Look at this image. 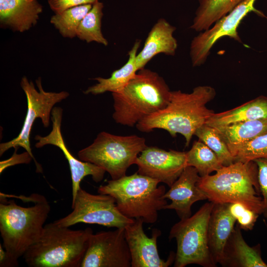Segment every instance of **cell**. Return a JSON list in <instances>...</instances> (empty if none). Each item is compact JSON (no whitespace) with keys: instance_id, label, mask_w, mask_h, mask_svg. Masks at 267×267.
<instances>
[{"instance_id":"obj_1","label":"cell","mask_w":267,"mask_h":267,"mask_svg":"<svg viewBox=\"0 0 267 267\" xmlns=\"http://www.w3.org/2000/svg\"><path fill=\"white\" fill-rule=\"evenodd\" d=\"M215 89L209 86H199L190 93L171 91L165 108L144 118L136 125L141 132H149L155 129L167 131L175 137L183 136L188 146L196 130L205 124L215 113L206 105L215 97Z\"/></svg>"},{"instance_id":"obj_2","label":"cell","mask_w":267,"mask_h":267,"mask_svg":"<svg viewBox=\"0 0 267 267\" xmlns=\"http://www.w3.org/2000/svg\"><path fill=\"white\" fill-rule=\"evenodd\" d=\"M26 198L34 205L23 207L0 195V232L10 267L18 266V259L38 240L50 211L44 195L33 193Z\"/></svg>"},{"instance_id":"obj_3","label":"cell","mask_w":267,"mask_h":267,"mask_svg":"<svg viewBox=\"0 0 267 267\" xmlns=\"http://www.w3.org/2000/svg\"><path fill=\"white\" fill-rule=\"evenodd\" d=\"M171 91L157 73L145 68L120 91L112 92L116 123L134 127L149 116L166 107Z\"/></svg>"},{"instance_id":"obj_4","label":"cell","mask_w":267,"mask_h":267,"mask_svg":"<svg viewBox=\"0 0 267 267\" xmlns=\"http://www.w3.org/2000/svg\"><path fill=\"white\" fill-rule=\"evenodd\" d=\"M254 161L234 162L213 175L201 177L197 185L214 203L239 202L260 215L264 210Z\"/></svg>"},{"instance_id":"obj_5","label":"cell","mask_w":267,"mask_h":267,"mask_svg":"<svg viewBox=\"0 0 267 267\" xmlns=\"http://www.w3.org/2000/svg\"><path fill=\"white\" fill-rule=\"evenodd\" d=\"M93 231L73 230L54 222L44 225L38 240L24 255L31 267H81Z\"/></svg>"},{"instance_id":"obj_6","label":"cell","mask_w":267,"mask_h":267,"mask_svg":"<svg viewBox=\"0 0 267 267\" xmlns=\"http://www.w3.org/2000/svg\"><path fill=\"white\" fill-rule=\"evenodd\" d=\"M154 179L138 174L111 179L97 189L98 193L108 194L115 200L119 211L130 219H142L144 222H157L158 212L168 204L164 185Z\"/></svg>"},{"instance_id":"obj_7","label":"cell","mask_w":267,"mask_h":267,"mask_svg":"<svg viewBox=\"0 0 267 267\" xmlns=\"http://www.w3.org/2000/svg\"><path fill=\"white\" fill-rule=\"evenodd\" d=\"M143 137L117 135L102 132L92 143L78 152L79 159L103 169L117 179L126 175L140 153L147 147Z\"/></svg>"},{"instance_id":"obj_8","label":"cell","mask_w":267,"mask_h":267,"mask_svg":"<svg viewBox=\"0 0 267 267\" xmlns=\"http://www.w3.org/2000/svg\"><path fill=\"white\" fill-rule=\"evenodd\" d=\"M214 203L204 204L192 216L181 219L171 228L169 238L177 242L174 267L196 264L215 267L208 243V225Z\"/></svg>"},{"instance_id":"obj_9","label":"cell","mask_w":267,"mask_h":267,"mask_svg":"<svg viewBox=\"0 0 267 267\" xmlns=\"http://www.w3.org/2000/svg\"><path fill=\"white\" fill-rule=\"evenodd\" d=\"M36 84L39 90L33 83L29 81L26 77L24 76L21 79L20 86L27 98V114L18 136L10 141L0 143V155L1 156L10 148L22 147L34 160L37 172L41 173L43 172L42 167L36 160L31 148L30 137L32 127L35 120L38 118L41 119L44 127H48L54 106L68 97L69 93L65 91L59 92L44 91L41 78L36 80Z\"/></svg>"},{"instance_id":"obj_10","label":"cell","mask_w":267,"mask_h":267,"mask_svg":"<svg viewBox=\"0 0 267 267\" xmlns=\"http://www.w3.org/2000/svg\"><path fill=\"white\" fill-rule=\"evenodd\" d=\"M72 212L54 222L64 227L85 223L121 228L125 227L134 219L124 216L118 209L115 200L111 195L93 194L81 187L72 201Z\"/></svg>"},{"instance_id":"obj_11","label":"cell","mask_w":267,"mask_h":267,"mask_svg":"<svg viewBox=\"0 0 267 267\" xmlns=\"http://www.w3.org/2000/svg\"><path fill=\"white\" fill-rule=\"evenodd\" d=\"M256 1L244 0L211 27L193 39L190 46V56L193 67L201 66L205 62L212 47L221 38L228 37L241 42L237 28L242 19L251 11L261 14L254 7Z\"/></svg>"},{"instance_id":"obj_12","label":"cell","mask_w":267,"mask_h":267,"mask_svg":"<svg viewBox=\"0 0 267 267\" xmlns=\"http://www.w3.org/2000/svg\"><path fill=\"white\" fill-rule=\"evenodd\" d=\"M92 233L81 267H131L125 227Z\"/></svg>"},{"instance_id":"obj_13","label":"cell","mask_w":267,"mask_h":267,"mask_svg":"<svg viewBox=\"0 0 267 267\" xmlns=\"http://www.w3.org/2000/svg\"><path fill=\"white\" fill-rule=\"evenodd\" d=\"M137 173L171 187L187 167L186 152L147 146L137 157Z\"/></svg>"},{"instance_id":"obj_14","label":"cell","mask_w":267,"mask_h":267,"mask_svg":"<svg viewBox=\"0 0 267 267\" xmlns=\"http://www.w3.org/2000/svg\"><path fill=\"white\" fill-rule=\"evenodd\" d=\"M63 109L59 107H54L51 115L52 129L47 135L42 136L37 135L35 139L37 140L35 147L41 148L50 144L58 147L63 152L69 164L72 179V201H73L81 188L80 183L87 176H91L95 182L101 181L105 173V171L98 166L88 162L75 158L66 146L61 133V123Z\"/></svg>"},{"instance_id":"obj_15","label":"cell","mask_w":267,"mask_h":267,"mask_svg":"<svg viewBox=\"0 0 267 267\" xmlns=\"http://www.w3.org/2000/svg\"><path fill=\"white\" fill-rule=\"evenodd\" d=\"M142 219H134L125 227V237L130 249L132 267H168L175 260L176 253H170L166 260L161 259L157 249V239L161 231L152 230L149 237L144 232Z\"/></svg>"},{"instance_id":"obj_16","label":"cell","mask_w":267,"mask_h":267,"mask_svg":"<svg viewBox=\"0 0 267 267\" xmlns=\"http://www.w3.org/2000/svg\"><path fill=\"white\" fill-rule=\"evenodd\" d=\"M200 178L195 168L187 166L166 192L164 198L171 202L165 206L164 210H175L180 220L190 217L192 205L197 201L208 199L197 185Z\"/></svg>"},{"instance_id":"obj_17","label":"cell","mask_w":267,"mask_h":267,"mask_svg":"<svg viewBox=\"0 0 267 267\" xmlns=\"http://www.w3.org/2000/svg\"><path fill=\"white\" fill-rule=\"evenodd\" d=\"M42 12L38 0H0V26L21 33L28 31Z\"/></svg>"},{"instance_id":"obj_18","label":"cell","mask_w":267,"mask_h":267,"mask_svg":"<svg viewBox=\"0 0 267 267\" xmlns=\"http://www.w3.org/2000/svg\"><path fill=\"white\" fill-rule=\"evenodd\" d=\"M236 222L230 215L228 203H214L208 225V243L215 263L221 265L224 250Z\"/></svg>"},{"instance_id":"obj_19","label":"cell","mask_w":267,"mask_h":267,"mask_svg":"<svg viewBox=\"0 0 267 267\" xmlns=\"http://www.w3.org/2000/svg\"><path fill=\"white\" fill-rule=\"evenodd\" d=\"M176 28L164 18H160L153 26L141 50L137 53L136 62L138 70L143 69L156 55H174L178 43L173 36Z\"/></svg>"},{"instance_id":"obj_20","label":"cell","mask_w":267,"mask_h":267,"mask_svg":"<svg viewBox=\"0 0 267 267\" xmlns=\"http://www.w3.org/2000/svg\"><path fill=\"white\" fill-rule=\"evenodd\" d=\"M241 229L237 225L232 232L224 250L222 267H267L263 260L261 246H250L245 241Z\"/></svg>"},{"instance_id":"obj_21","label":"cell","mask_w":267,"mask_h":267,"mask_svg":"<svg viewBox=\"0 0 267 267\" xmlns=\"http://www.w3.org/2000/svg\"><path fill=\"white\" fill-rule=\"evenodd\" d=\"M140 44V42L136 41L129 52V58L127 62L122 67L113 72L111 76L108 78H94L97 83L89 87L84 92V93L97 95L107 91L112 93L121 90L138 71L136 58Z\"/></svg>"},{"instance_id":"obj_22","label":"cell","mask_w":267,"mask_h":267,"mask_svg":"<svg viewBox=\"0 0 267 267\" xmlns=\"http://www.w3.org/2000/svg\"><path fill=\"white\" fill-rule=\"evenodd\" d=\"M267 118V97L260 96L232 109L214 113L206 124L217 127Z\"/></svg>"},{"instance_id":"obj_23","label":"cell","mask_w":267,"mask_h":267,"mask_svg":"<svg viewBox=\"0 0 267 267\" xmlns=\"http://www.w3.org/2000/svg\"><path fill=\"white\" fill-rule=\"evenodd\" d=\"M244 0H198L190 28L197 32L209 29Z\"/></svg>"},{"instance_id":"obj_24","label":"cell","mask_w":267,"mask_h":267,"mask_svg":"<svg viewBox=\"0 0 267 267\" xmlns=\"http://www.w3.org/2000/svg\"><path fill=\"white\" fill-rule=\"evenodd\" d=\"M228 147L241 145L267 133V118L214 127Z\"/></svg>"},{"instance_id":"obj_25","label":"cell","mask_w":267,"mask_h":267,"mask_svg":"<svg viewBox=\"0 0 267 267\" xmlns=\"http://www.w3.org/2000/svg\"><path fill=\"white\" fill-rule=\"evenodd\" d=\"M186 164L195 168L201 177L211 175L223 166L215 153L199 139L194 141L186 152Z\"/></svg>"},{"instance_id":"obj_26","label":"cell","mask_w":267,"mask_h":267,"mask_svg":"<svg viewBox=\"0 0 267 267\" xmlns=\"http://www.w3.org/2000/svg\"><path fill=\"white\" fill-rule=\"evenodd\" d=\"M103 4L97 1L81 21L77 31V36L87 43L96 42L107 45L108 41L101 30Z\"/></svg>"},{"instance_id":"obj_27","label":"cell","mask_w":267,"mask_h":267,"mask_svg":"<svg viewBox=\"0 0 267 267\" xmlns=\"http://www.w3.org/2000/svg\"><path fill=\"white\" fill-rule=\"evenodd\" d=\"M92 5L90 4L79 5L55 13L50 22L63 37L75 38L81 21Z\"/></svg>"},{"instance_id":"obj_28","label":"cell","mask_w":267,"mask_h":267,"mask_svg":"<svg viewBox=\"0 0 267 267\" xmlns=\"http://www.w3.org/2000/svg\"><path fill=\"white\" fill-rule=\"evenodd\" d=\"M194 135L215 153L223 166L234 162L227 144L214 127L205 124L196 130Z\"/></svg>"},{"instance_id":"obj_29","label":"cell","mask_w":267,"mask_h":267,"mask_svg":"<svg viewBox=\"0 0 267 267\" xmlns=\"http://www.w3.org/2000/svg\"><path fill=\"white\" fill-rule=\"evenodd\" d=\"M234 162H246L267 157V133L237 146L228 147Z\"/></svg>"},{"instance_id":"obj_30","label":"cell","mask_w":267,"mask_h":267,"mask_svg":"<svg viewBox=\"0 0 267 267\" xmlns=\"http://www.w3.org/2000/svg\"><path fill=\"white\" fill-rule=\"evenodd\" d=\"M230 215L235 219L237 225L246 231L252 230L260 215L239 202L228 203Z\"/></svg>"},{"instance_id":"obj_31","label":"cell","mask_w":267,"mask_h":267,"mask_svg":"<svg viewBox=\"0 0 267 267\" xmlns=\"http://www.w3.org/2000/svg\"><path fill=\"white\" fill-rule=\"evenodd\" d=\"M254 161L258 169V182L264 205L262 215L267 219V157L256 159Z\"/></svg>"},{"instance_id":"obj_32","label":"cell","mask_w":267,"mask_h":267,"mask_svg":"<svg viewBox=\"0 0 267 267\" xmlns=\"http://www.w3.org/2000/svg\"><path fill=\"white\" fill-rule=\"evenodd\" d=\"M98 0H48L50 9L54 13L68 8L84 4H93Z\"/></svg>"},{"instance_id":"obj_33","label":"cell","mask_w":267,"mask_h":267,"mask_svg":"<svg viewBox=\"0 0 267 267\" xmlns=\"http://www.w3.org/2000/svg\"><path fill=\"white\" fill-rule=\"evenodd\" d=\"M13 155L8 159L0 161V173H1L6 168L16 164H28L33 159L31 156L27 152H25L22 154H17V149Z\"/></svg>"},{"instance_id":"obj_34","label":"cell","mask_w":267,"mask_h":267,"mask_svg":"<svg viewBox=\"0 0 267 267\" xmlns=\"http://www.w3.org/2000/svg\"><path fill=\"white\" fill-rule=\"evenodd\" d=\"M1 244H0V267H10L8 255Z\"/></svg>"}]
</instances>
